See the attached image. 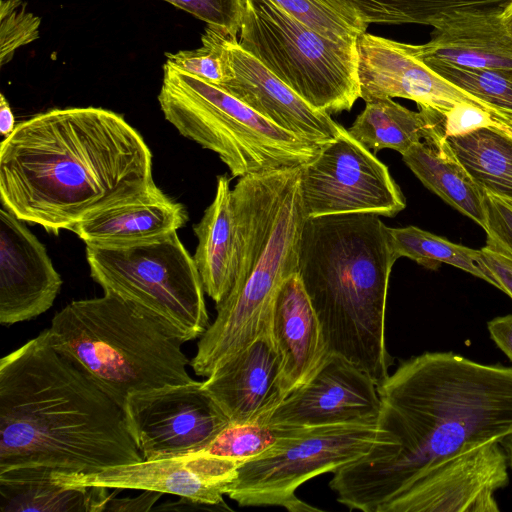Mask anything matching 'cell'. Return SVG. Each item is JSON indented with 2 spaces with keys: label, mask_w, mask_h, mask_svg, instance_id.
Here are the masks:
<instances>
[{
  "label": "cell",
  "mask_w": 512,
  "mask_h": 512,
  "mask_svg": "<svg viewBox=\"0 0 512 512\" xmlns=\"http://www.w3.org/2000/svg\"><path fill=\"white\" fill-rule=\"evenodd\" d=\"M379 446L333 474L329 486L350 510L378 512L422 470L471 441L512 435V367L486 365L452 352L401 362L377 385Z\"/></svg>",
  "instance_id": "1"
},
{
  "label": "cell",
  "mask_w": 512,
  "mask_h": 512,
  "mask_svg": "<svg viewBox=\"0 0 512 512\" xmlns=\"http://www.w3.org/2000/svg\"><path fill=\"white\" fill-rule=\"evenodd\" d=\"M152 153L119 114L52 109L16 124L0 146V197L18 219L58 234L155 187Z\"/></svg>",
  "instance_id": "2"
},
{
  "label": "cell",
  "mask_w": 512,
  "mask_h": 512,
  "mask_svg": "<svg viewBox=\"0 0 512 512\" xmlns=\"http://www.w3.org/2000/svg\"><path fill=\"white\" fill-rule=\"evenodd\" d=\"M144 460L124 409L46 329L0 361V474L88 473Z\"/></svg>",
  "instance_id": "3"
},
{
  "label": "cell",
  "mask_w": 512,
  "mask_h": 512,
  "mask_svg": "<svg viewBox=\"0 0 512 512\" xmlns=\"http://www.w3.org/2000/svg\"><path fill=\"white\" fill-rule=\"evenodd\" d=\"M397 260L380 216L351 213L306 218L298 274L319 319L328 353L337 354L379 385L393 358L385 314Z\"/></svg>",
  "instance_id": "4"
},
{
  "label": "cell",
  "mask_w": 512,
  "mask_h": 512,
  "mask_svg": "<svg viewBox=\"0 0 512 512\" xmlns=\"http://www.w3.org/2000/svg\"><path fill=\"white\" fill-rule=\"evenodd\" d=\"M301 167L240 177L232 189L239 233L234 285L216 305L217 315L197 344L190 365L208 377L228 358L270 331L273 305L283 282L298 273L306 214Z\"/></svg>",
  "instance_id": "5"
},
{
  "label": "cell",
  "mask_w": 512,
  "mask_h": 512,
  "mask_svg": "<svg viewBox=\"0 0 512 512\" xmlns=\"http://www.w3.org/2000/svg\"><path fill=\"white\" fill-rule=\"evenodd\" d=\"M46 331L51 344L123 409L134 393L194 381L184 341L153 314L114 293L70 302Z\"/></svg>",
  "instance_id": "6"
},
{
  "label": "cell",
  "mask_w": 512,
  "mask_h": 512,
  "mask_svg": "<svg viewBox=\"0 0 512 512\" xmlns=\"http://www.w3.org/2000/svg\"><path fill=\"white\" fill-rule=\"evenodd\" d=\"M161 111L181 135L218 154L232 177L304 166L323 145L276 126L199 77L168 63L158 95Z\"/></svg>",
  "instance_id": "7"
},
{
  "label": "cell",
  "mask_w": 512,
  "mask_h": 512,
  "mask_svg": "<svg viewBox=\"0 0 512 512\" xmlns=\"http://www.w3.org/2000/svg\"><path fill=\"white\" fill-rule=\"evenodd\" d=\"M240 46L312 107L350 111L360 98L357 40H332L271 0H245Z\"/></svg>",
  "instance_id": "8"
},
{
  "label": "cell",
  "mask_w": 512,
  "mask_h": 512,
  "mask_svg": "<svg viewBox=\"0 0 512 512\" xmlns=\"http://www.w3.org/2000/svg\"><path fill=\"white\" fill-rule=\"evenodd\" d=\"M86 259L104 292L141 306L184 342L209 327L199 271L177 232L127 247L86 245Z\"/></svg>",
  "instance_id": "9"
},
{
  "label": "cell",
  "mask_w": 512,
  "mask_h": 512,
  "mask_svg": "<svg viewBox=\"0 0 512 512\" xmlns=\"http://www.w3.org/2000/svg\"><path fill=\"white\" fill-rule=\"evenodd\" d=\"M378 423L295 428L270 449L241 463L226 495L241 507L277 506L290 512L321 511L296 496L312 478L334 473L373 448H392Z\"/></svg>",
  "instance_id": "10"
},
{
  "label": "cell",
  "mask_w": 512,
  "mask_h": 512,
  "mask_svg": "<svg viewBox=\"0 0 512 512\" xmlns=\"http://www.w3.org/2000/svg\"><path fill=\"white\" fill-rule=\"evenodd\" d=\"M301 194L307 218L351 213L393 217L406 206L388 167L345 128L301 167Z\"/></svg>",
  "instance_id": "11"
},
{
  "label": "cell",
  "mask_w": 512,
  "mask_h": 512,
  "mask_svg": "<svg viewBox=\"0 0 512 512\" xmlns=\"http://www.w3.org/2000/svg\"><path fill=\"white\" fill-rule=\"evenodd\" d=\"M500 441H471L422 470L378 512H498L509 483Z\"/></svg>",
  "instance_id": "12"
},
{
  "label": "cell",
  "mask_w": 512,
  "mask_h": 512,
  "mask_svg": "<svg viewBox=\"0 0 512 512\" xmlns=\"http://www.w3.org/2000/svg\"><path fill=\"white\" fill-rule=\"evenodd\" d=\"M124 412L144 460L197 453L230 423L202 381L196 380L134 393Z\"/></svg>",
  "instance_id": "13"
},
{
  "label": "cell",
  "mask_w": 512,
  "mask_h": 512,
  "mask_svg": "<svg viewBox=\"0 0 512 512\" xmlns=\"http://www.w3.org/2000/svg\"><path fill=\"white\" fill-rule=\"evenodd\" d=\"M240 463L206 454L142 460L88 473L52 472L62 486L104 487L172 494L211 506H225L223 496L237 477Z\"/></svg>",
  "instance_id": "14"
},
{
  "label": "cell",
  "mask_w": 512,
  "mask_h": 512,
  "mask_svg": "<svg viewBox=\"0 0 512 512\" xmlns=\"http://www.w3.org/2000/svg\"><path fill=\"white\" fill-rule=\"evenodd\" d=\"M360 98H404L443 116L461 103L480 100L454 86L424 63L412 44L363 33L357 39Z\"/></svg>",
  "instance_id": "15"
},
{
  "label": "cell",
  "mask_w": 512,
  "mask_h": 512,
  "mask_svg": "<svg viewBox=\"0 0 512 512\" xmlns=\"http://www.w3.org/2000/svg\"><path fill=\"white\" fill-rule=\"evenodd\" d=\"M381 401L368 373L329 353L316 374L289 394L267 423L310 428L349 423H378Z\"/></svg>",
  "instance_id": "16"
},
{
  "label": "cell",
  "mask_w": 512,
  "mask_h": 512,
  "mask_svg": "<svg viewBox=\"0 0 512 512\" xmlns=\"http://www.w3.org/2000/svg\"><path fill=\"white\" fill-rule=\"evenodd\" d=\"M223 44L229 76L221 89L301 139L324 145L343 130L330 114L312 107L245 51L237 36L224 33Z\"/></svg>",
  "instance_id": "17"
},
{
  "label": "cell",
  "mask_w": 512,
  "mask_h": 512,
  "mask_svg": "<svg viewBox=\"0 0 512 512\" xmlns=\"http://www.w3.org/2000/svg\"><path fill=\"white\" fill-rule=\"evenodd\" d=\"M62 279L44 245L11 212L0 210V323L31 320L51 308Z\"/></svg>",
  "instance_id": "18"
},
{
  "label": "cell",
  "mask_w": 512,
  "mask_h": 512,
  "mask_svg": "<svg viewBox=\"0 0 512 512\" xmlns=\"http://www.w3.org/2000/svg\"><path fill=\"white\" fill-rule=\"evenodd\" d=\"M202 385L230 422H267L285 399L281 359L270 331L228 358Z\"/></svg>",
  "instance_id": "19"
},
{
  "label": "cell",
  "mask_w": 512,
  "mask_h": 512,
  "mask_svg": "<svg viewBox=\"0 0 512 512\" xmlns=\"http://www.w3.org/2000/svg\"><path fill=\"white\" fill-rule=\"evenodd\" d=\"M270 334L280 355L281 387L286 398L316 374L329 354L298 273L289 276L277 292Z\"/></svg>",
  "instance_id": "20"
},
{
  "label": "cell",
  "mask_w": 512,
  "mask_h": 512,
  "mask_svg": "<svg viewBox=\"0 0 512 512\" xmlns=\"http://www.w3.org/2000/svg\"><path fill=\"white\" fill-rule=\"evenodd\" d=\"M187 220L185 207L155 186L85 218L70 231L86 245L118 248L164 238Z\"/></svg>",
  "instance_id": "21"
},
{
  "label": "cell",
  "mask_w": 512,
  "mask_h": 512,
  "mask_svg": "<svg viewBox=\"0 0 512 512\" xmlns=\"http://www.w3.org/2000/svg\"><path fill=\"white\" fill-rule=\"evenodd\" d=\"M414 46L425 63L512 72V37L500 14L451 20L434 28L427 43Z\"/></svg>",
  "instance_id": "22"
},
{
  "label": "cell",
  "mask_w": 512,
  "mask_h": 512,
  "mask_svg": "<svg viewBox=\"0 0 512 512\" xmlns=\"http://www.w3.org/2000/svg\"><path fill=\"white\" fill-rule=\"evenodd\" d=\"M193 231L198 239L193 259L206 294L221 303L231 291L239 261V233L230 179L218 176L214 200Z\"/></svg>",
  "instance_id": "23"
},
{
  "label": "cell",
  "mask_w": 512,
  "mask_h": 512,
  "mask_svg": "<svg viewBox=\"0 0 512 512\" xmlns=\"http://www.w3.org/2000/svg\"><path fill=\"white\" fill-rule=\"evenodd\" d=\"M402 157L425 187L485 228L484 191L461 163L444 132L416 143Z\"/></svg>",
  "instance_id": "24"
},
{
  "label": "cell",
  "mask_w": 512,
  "mask_h": 512,
  "mask_svg": "<svg viewBox=\"0 0 512 512\" xmlns=\"http://www.w3.org/2000/svg\"><path fill=\"white\" fill-rule=\"evenodd\" d=\"M419 108L416 112L391 98L373 99L347 131L374 154L388 148L403 155L416 143L444 132L442 114Z\"/></svg>",
  "instance_id": "25"
},
{
  "label": "cell",
  "mask_w": 512,
  "mask_h": 512,
  "mask_svg": "<svg viewBox=\"0 0 512 512\" xmlns=\"http://www.w3.org/2000/svg\"><path fill=\"white\" fill-rule=\"evenodd\" d=\"M110 494L104 487L62 486L45 470H15L0 474L2 512H100Z\"/></svg>",
  "instance_id": "26"
},
{
  "label": "cell",
  "mask_w": 512,
  "mask_h": 512,
  "mask_svg": "<svg viewBox=\"0 0 512 512\" xmlns=\"http://www.w3.org/2000/svg\"><path fill=\"white\" fill-rule=\"evenodd\" d=\"M367 25L420 24L437 28L467 16L497 15L512 0H328Z\"/></svg>",
  "instance_id": "27"
},
{
  "label": "cell",
  "mask_w": 512,
  "mask_h": 512,
  "mask_svg": "<svg viewBox=\"0 0 512 512\" xmlns=\"http://www.w3.org/2000/svg\"><path fill=\"white\" fill-rule=\"evenodd\" d=\"M501 124L447 139L484 192L512 201V127Z\"/></svg>",
  "instance_id": "28"
},
{
  "label": "cell",
  "mask_w": 512,
  "mask_h": 512,
  "mask_svg": "<svg viewBox=\"0 0 512 512\" xmlns=\"http://www.w3.org/2000/svg\"><path fill=\"white\" fill-rule=\"evenodd\" d=\"M396 258L407 257L435 269L441 263L464 270L499 289L498 283L481 259L480 250L453 243L416 226L390 228Z\"/></svg>",
  "instance_id": "29"
},
{
  "label": "cell",
  "mask_w": 512,
  "mask_h": 512,
  "mask_svg": "<svg viewBox=\"0 0 512 512\" xmlns=\"http://www.w3.org/2000/svg\"><path fill=\"white\" fill-rule=\"evenodd\" d=\"M295 428L267 422H230L198 454H206L243 463L259 456Z\"/></svg>",
  "instance_id": "30"
},
{
  "label": "cell",
  "mask_w": 512,
  "mask_h": 512,
  "mask_svg": "<svg viewBox=\"0 0 512 512\" xmlns=\"http://www.w3.org/2000/svg\"><path fill=\"white\" fill-rule=\"evenodd\" d=\"M426 64L442 78L480 100L489 112L495 109L512 112V72L471 69L440 62Z\"/></svg>",
  "instance_id": "31"
},
{
  "label": "cell",
  "mask_w": 512,
  "mask_h": 512,
  "mask_svg": "<svg viewBox=\"0 0 512 512\" xmlns=\"http://www.w3.org/2000/svg\"><path fill=\"white\" fill-rule=\"evenodd\" d=\"M289 15L332 40L356 41L368 25L328 0H271Z\"/></svg>",
  "instance_id": "32"
},
{
  "label": "cell",
  "mask_w": 512,
  "mask_h": 512,
  "mask_svg": "<svg viewBox=\"0 0 512 512\" xmlns=\"http://www.w3.org/2000/svg\"><path fill=\"white\" fill-rule=\"evenodd\" d=\"M224 33L227 32L207 26L200 47L166 53L165 63L220 87L228 79Z\"/></svg>",
  "instance_id": "33"
},
{
  "label": "cell",
  "mask_w": 512,
  "mask_h": 512,
  "mask_svg": "<svg viewBox=\"0 0 512 512\" xmlns=\"http://www.w3.org/2000/svg\"><path fill=\"white\" fill-rule=\"evenodd\" d=\"M40 17L27 10L23 0L0 1V64L4 66L17 49L40 36Z\"/></svg>",
  "instance_id": "34"
},
{
  "label": "cell",
  "mask_w": 512,
  "mask_h": 512,
  "mask_svg": "<svg viewBox=\"0 0 512 512\" xmlns=\"http://www.w3.org/2000/svg\"><path fill=\"white\" fill-rule=\"evenodd\" d=\"M190 13L207 26L237 36L240 32L245 0H163Z\"/></svg>",
  "instance_id": "35"
},
{
  "label": "cell",
  "mask_w": 512,
  "mask_h": 512,
  "mask_svg": "<svg viewBox=\"0 0 512 512\" xmlns=\"http://www.w3.org/2000/svg\"><path fill=\"white\" fill-rule=\"evenodd\" d=\"M486 247L512 257V201L484 192Z\"/></svg>",
  "instance_id": "36"
},
{
  "label": "cell",
  "mask_w": 512,
  "mask_h": 512,
  "mask_svg": "<svg viewBox=\"0 0 512 512\" xmlns=\"http://www.w3.org/2000/svg\"><path fill=\"white\" fill-rule=\"evenodd\" d=\"M487 126L502 124L495 121L486 109L474 104H458L444 115L443 129L446 137L467 134Z\"/></svg>",
  "instance_id": "37"
},
{
  "label": "cell",
  "mask_w": 512,
  "mask_h": 512,
  "mask_svg": "<svg viewBox=\"0 0 512 512\" xmlns=\"http://www.w3.org/2000/svg\"><path fill=\"white\" fill-rule=\"evenodd\" d=\"M480 253L483 263L498 283L499 289L512 298V257L486 246L480 249Z\"/></svg>",
  "instance_id": "38"
},
{
  "label": "cell",
  "mask_w": 512,
  "mask_h": 512,
  "mask_svg": "<svg viewBox=\"0 0 512 512\" xmlns=\"http://www.w3.org/2000/svg\"><path fill=\"white\" fill-rule=\"evenodd\" d=\"M161 496L162 493L154 491H144L134 498H116L110 495L103 511H150Z\"/></svg>",
  "instance_id": "39"
},
{
  "label": "cell",
  "mask_w": 512,
  "mask_h": 512,
  "mask_svg": "<svg viewBox=\"0 0 512 512\" xmlns=\"http://www.w3.org/2000/svg\"><path fill=\"white\" fill-rule=\"evenodd\" d=\"M487 328L492 340L512 362V314L493 318Z\"/></svg>",
  "instance_id": "40"
},
{
  "label": "cell",
  "mask_w": 512,
  "mask_h": 512,
  "mask_svg": "<svg viewBox=\"0 0 512 512\" xmlns=\"http://www.w3.org/2000/svg\"><path fill=\"white\" fill-rule=\"evenodd\" d=\"M16 124L10 105L3 94L0 95V132L7 137L15 129Z\"/></svg>",
  "instance_id": "41"
},
{
  "label": "cell",
  "mask_w": 512,
  "mask_h": 512,
  "mask_svg": "<svg viewBox=\"0 0 512 512\" xmlns=\"http://www.w3.org/2000/svg\"><path fill=\"white\" fill-rule=\"evenodd\" d=\"M489 113L495 121L512 127V112L495 109Z\"/></svg>",
  "instance_id": "42"
},
{
  "label": "cell",
  "mask_w": 512,
  "mask_h": 512,
  "mask_svg": "<svg viewBox=\"0 0 512 512\" xmlns=\"http://www.w3.org/2000/svg\"><path fill=\"white\" fill-rule=\"evenodd\" d=\"M500 17H501V20H502L507 32L512 37V1L502 11V13L500 14Z\"/></svg>",
  "instance_id": "43"
}]
</instances>
